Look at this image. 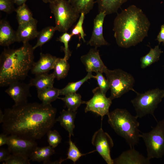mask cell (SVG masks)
<instances>
[{"label": "cell", "instance_id": "obj_15", "mask_svg": "<svg viewBox=\"0 0 164 164\" xmlns=\"http://www.w3.org/2000/svg\"><path fill=\"white\" fill-rule=\"evenodd\" d=\"M37 20L33 18L30 21L19 24L16 32L17 42L23 43L37 38L39 32L37 30Z\"/></svg>", "mask_w": 164, "mask_h": 164}, {"label": "cell", "instance_id": "obj_25", "mask_svg": "<svg viewBox=\"0 0 164 164\" xmlns=\"http://www.w3.org/2000/svg\"><path fill=\"white\" fill-rule=\"evenodd\" d=\"M95 78L92 72H87V75L83 79L75 82H70L63 88L59 89V95H67L76 93L81 86L86 81L91 78Z\"/></svg>", "mask_w": 164, "mask_h": 164}, {"label": "cell", "instance_id": "obj_42", "mask_svg": "<svg viewBox=\"0 0 164 164\" xmlns=\"http://www.w3.org/2000/svg\"><path fill=\"white\" fill-rule=\"evenodd\" d=\"M4 113H3L2 110H0V123H2L4 118Z\"/></svg>", "mask_w": 164, "mask_h": 164}, {"label": "cell", "instance_id": "obj_40", "mask_svg": "<svg viewBox=\"0 0 164 164\" xmlns=\"http://www.w3.org/2000/svg\"><path fill=\"white\" fill-rule=\"evenodd\" d=\"M9 135L3 133L0 135V146L6 144L8 140Z\"/></svg>", "mask_w": 164, "mask_h": 164}, {"label": "cell", "instance_id": "obj_39", "mask_svg": "<svg viewBox=\"0 0 164 164\" xmlns=\"http://www.w3.org/2000/svg\"><path fill=\"white\" fill-rule=\"evenodd\" d=\"M156 39L159 43H162L164 44V24L161 26L160 30L157 36Z\"/></svg>", "mask_w": 164, "mask_h": 164}, {"label": "cell", "instance_id": "obj_27", "mask_svg": "<svg viewBox=\"0 0 164 164\" xmlns=\"http://www.w3.org/2000/svg\"><path fill=\"white\" fill-rule=\"evenodd\" d=\"M69 69L70 65L67 60L64 58H57L54 65L53 73L55 78L60 80L67 76Z\"/></svg>", "mask_w": 164, "mask_h": 164}, {"label": "cell", "instance_id": "obj_28", "mask_svg": "<svg viewBox=\"0 0 164 164\" xmlns=\"http://www.w3.org/2000/svg\"><path fill=\"white\" fill-rule=\"evenodd\" d=\"M56 31L55 26H49L39 32L37 37V41L33 47V49L34 50L38 47H41L50 41L53 37Z\"/></svg>", "mask_w": 164, "mask_h": 164}, {"label": "cell", "instance_id": "obj_14", "mask_svg": "<svg viewBox=\"0 0 164 164\" xmlns=\"http://www.w3.org/2000/svg\"><path fill=\"white\" fill-rule=\"evenodd\" d=\"M106 15L104 13L99 12L94 18L92 34L87 45L97 48L101 46L108 44L103 35V24Z\"/></svg>", "mask_w": 164, "mask_h": 164}, {"label": "cell", "instance_id": "obj_32", "mask_svg": "<svg viewBox=\"0 0 164 164\" xmlns=\"http://www.w3.org/2000/svg\"><path fill=\"white\" fill-rule=\"evenodd\" d=\"M85 15V14L83 13L80 14L79 20L76 25L72 29L70 33L72 36H77L79 40L81 39L84 42H86L84 37L86 36L83 27Z\"/></svg>", "mask_w": 164, "mask_h": 164}, {"label": "cell", "instance_id": "obj_5", "mask_svg": "<svg viewBox=\"0 0 164 164\" xmlns=\"http://www.w3.org/2000/svg\"><path fill=\"white\" fill-rule=\"evenodd\" d=\"M54 16L56 30L67 32L79 18L80 14L67 0H57L50 3Z\"/></svg>", "mask_w": 164, "mask_h": 164}, {"label": "cell", "instance_id": "obj_17", "mask_svg": "<svg viewBox=\"0 0 164 164\" xmlns=\"http://www.w3.org/2000/svg\"><path fill=\"white\" fill-rule=\"evenodd\" d=\"M57 58L49 53H40L39 60L33 64L31 70L32 73L36 75L48 73L53 69Z\"/></svg>", "mask_w": 164, "mask_h": 164}, {"label": "cell", "instance_id": "obj_36", "mask_svg": "<svg viewBox=\"0 0 164 164\" xmlns=\"http://www.w3.org/2000/svg\"><path fill=\"white\" fill-rule=\"evenodd\" d=\"M98 87L101 91L104 94L106 95L108 91L110 89L109 82L107 79H106L103 76L102 73L97 72L95 76Z\"/></svg>", "mask_w": 164, "mask_h": 164}, {"label": "cell", "instance_id": "obj_12", "mask_svg": "<svg viewBox=\"0 0 164 164\" xmlns=\"http://www.w3.org/2000/svg\"><path fill=\"white\" fill-rule=\"evenodd\" d=\"M80 60L87 72L104 73L107 67L102 61L97 48L91 49L86 54L81 56Z\"/></svg>", "mask_w": 164, "mask_h": 164}, {"label": "cell", "instance_id": "obj_9", "mask_svg": "<svg viewBox=\"0 0 164 164\" xmlns=\"http://www.w3.org/2000/svg\"><path fill=\"white\" fill-rule=\"evenodd\" d=\"M94 95L88 101H86L85 112L92 111L100 115L102 117L109 112V108L112 104V100L110 97H107L106 95L101 91L98 87L93 89Z\"/></svg>", "mask_w": 164, "mask_h": 164}, {"label": "cell", "instance_id": "obj_26", "mask_svg": "<svg viewBox=\"0 0 164 164\" xmlns=\"http://www.w3.org/2000/svg\"><path fill=\"white\" fill-rule=\"evenodd\" d=\"M64 103L67 109L76 111L78 108L82 104L86 103L85 101L82 100L81 95L76 93L68 94L63 97H59Z\"/></svg>", "mask_w": 164, "mask_h": 164}, {"label": "cell", "instance_id": "obj_8", "mask_svg": "<svg viewBox=\"0 0 164 164\" xmlns=\"http://www.w3.org/2000/svg\"><path fill=\"white\" fill-rule=\"evenodd\" d=\"M140 137L145 142L149 160L162 158L164 155V118L157 121L156 126L149 132H141Z\"/></svg>", "mask_w": 164, "mask_h": 164}, {"label": "cell", "instance_id": "obj_33", "mask_svg": "<svg viewBox=\"0 0 164 164\" xmlns=\"http://www.w3.org/2000/svg\"><path fill=\"white\" fill-rule=\"evenodd\" d=\"M30 159L28 156L21 154H11L3 164H30Z\"/></svg>", "mask_w": 164, "mask_h": 164}, {"label": "cell", "instance_id": "obj_3", "mask_svg": "<svg viewBox=\"0 0 164 164\" xmlns=\"http://www.w3.org/2000/svg\"><path fill=\"white\" fill-rule=\"evenodd\" d=\"M34 50L29 42L16 49L4 50L0 56V87L26 78L34 62Z\"/></svg>", "mask_w": 164, "mask_h": 164}, {"label": "cell", "instance_id": "obj_29", "mask_svg": "<svg viewBox=\"0 0 164 164\" xmlns=\"http://www.w3.org/2000/svg\"><path fill=\"white\" fill-rule=\"evenodd\" d=\"M73 8L80 14L86 15L92 9L94 4V0H68Z\"/></svg>", "mask_w": 164, "mask_h": 164}, {"label": "cell", "instance_id": "obj_43", "mask_svg": "<svg viewBox=\"0 0 164 164\" xmlns=\"http://www.w3.org/2000/svg\"><path fill=\"white\" fill-rule=\"evenodd\" d=\"M57 0H42L45 3H50L53 2Z\"/></svg>", "mask_w": 164, "mask_h": 164}, {"label": "cell", "instance_id": "obj_34", "mask_svg": "<svg viewBox=\"0 0 164 164\" xmlns=\"http://www.w3.org/2000/svg\"><path fill=\"white\" fill-rule=\"evenodd\" d=\"M72 36L70 33L65 32L60 36L58 40L64 44V47H62V49L64 53V58L67 60H69L71 55V52L69 48L68 43Z\"/></svg>", "mask_w": 164, "mask_h": 164}, {"label": "cell", "instance_id": "obj_16", "mask_svg": "<svg viewBox=\"0 0 164 164\" xmlns=\"http://www.w3.org/2000/svg\"><path fill=\"white\" fill-rule=\"evenodd\" d=\"M114 160L116 164H149L150 160L136 150L134 147L123 152Z\"/></svg>", "mask_w": 164, "mask_h": 164}, {"label": "cell", "instance_id": "obj_20", "mask_svg": "<svg viewBox=\"0 0 164 164\" xmlns=\"http://www.w3.org/2000/svg\"><path fill=\"white\" fill-rule=\"evenodd\" d=\"M55 78L53 73L50 74L48 73H42L36 75L29 84L30 87H35L39 91L47 87H53Z\"/></svg>", "mask_w": 164, "mask_h": 164}, {"label": "cell", "instance_id": "obj_38", "mask_svg": "<svg viewBox=\"0 0 164 164\" xmlns=\"http://www.w3.org/2000/svg\"><path fill=\"white\" fill-rule=\"evenodd\" d=\"M11 154L7 149L1 148L0 149V162H4L8 159Z\"/></svg>", "mask_w": 164, "mask_h": 164}, {"label": "cell", "instance_id": "obj_37", "mask_svg": "<svg viewBox=\"0 0 164 164\" xmlns=\"http://www.w3.org/2000/svg\"><path fill=\"white\" fill-rule=\"evenodd\" d=\"M14 0H0V10L7 14L15 11Z\"/></svg>", "mask_w": 164, "mask_h": 164}, {"label": "cell", "instance_id": "obj_2", "mask_svg": "<svg viewBox=\"0 0 164 164\" xmlns=\"http://www.w3.org/2000/svg\"><path fill=\"white\" fill-rule=\"evenodd\" d=\"M150 22L141 9L132 5L118 14L113 31L117 45L128 48L141 42L148 36Z\"/></svg>", "mask_w": 164, "mask_h": 164}, {"label": "cell", "instance_id": "obj_30", "mask_svg": "<svg viewBox=\"0 0 164 164\" xmlns=\"http://www.w3.org/2000/svg\"><path fill=\"white\" fill-rule=\"evenodd\" d=\"M15 11L18 24L27 22L33 18L32 13L26 3L18 6Z\"/></svg>", "mask_w": 164, "mask_h": 164}, {"label": "cell", "instance_id": "obj_19", "mask_svg": "<svg viewBox=\"0 0 164 164\" xmlns=\"http://www.w3.org/2000/svg\"><path fill=\"white\" fill-rule=\"evenodd\" d=\"M77 113V111L63 109L60 112V116L56 119V121L59 122L61 126L68 132L69 137L73 136L74 122Z\"/></svg>", "mask_w": 164, "mask_h": 164}, {"label": "cell", "instance_id": "obj_24", "mask_svg": "<svg viewBox=\"0 0 164 164\" xmlns=\"http://www.w3.org/2000/svg\"><path fill=\"white\" fill-rule=\"evenodd\" d=\"M59 89L53 86L37 91V96L42 103L45 105L50 104L59 97Z\"/></svg>", "mask_w": 164, "mask_h": 164}, {"label": "cell", "instance_id": "obj_23", "mask_svg": "<svg viewBox=\"0 0 164 164\" xmlns=\"http://www.w3.org/2000/svg\"><path fill=\"white\" fill-rule=\"evenodd\" d=\"M162 52L159 48V45L156 46L153 48L150 47L149 53L140 58L141 68H145L157 62Z\"/></svg>", "mask_w": 164, "mask_h": 164}, {"label": "cell", "instance_id": "obj_11", "mask_svg": "<svg viewBox=\"0 0 164 164\" xmlns=\"http://www.w3.org/2000/svg\"><path fill=\"white\" fill-rule=\"evenodd\" d=\"M7 145L11 154H21L29 157L37 146L35 141L20 138L15 135H9Z\"/></svg>", "mask_w": 164, "mask_h": 164}, {"label": "cell", "instance_id": "obj_4", "mask_svg": "<svg viewBox=\"0 0 164 164\" xmlns=\"http://www.w3.org/2000/svg\"><path fill=\"white\" fill-rule=\"evenodd\" d=\"M107 115L108 122L115 132L125 139L130 148L134 147L140 138L138 118L124 109H116Z\"/></svg>", "mask_w": 164, "mask_h": 164}, {"label": "cell", "instance_id": "obj_13", "mask_svg": "<svg viewBox=\"0 0 164 164\" xmlns=\"http://www.w3.org/2000/svg\"><path fill=\"white\" fill-rule=\"evenodd\" d=\"M9 86L5 92L14 101L15 105L28 102V98L31 96L29 92V88L31 87L29 84L18 81L12 83Z\"/></svg>", "mask_w": 164, "mask_h": 164}, {"label": "cell", "instance_id": "obj_10", "mask_svg": "<svg viewBox=\"0 0 164 164\" xmlns=\"http://www.w3.org/2000/svg\"><path fill=\"white\" fill-rule=\"evenodd\" d=\"M91 142L97 151L108 164H114L111 157L110 151L113 147V141L107 132L101 128L93 136Z\"/></svg>", "mask_w": 164, "mask_h": 164}, {"label": "cell", "instance_id": "obj_1", "mask_svg": "<svg viewBox=\"0 0 164 164\" xmlns=\"http://www.w3.org/2000/svg\"><path fill=\"white\" fill-rule=\"evenodd\" d=\"M56 112L51 104H14L5 110L2 123L3 133L32 141L39 139L56 121Z\"/></svg>", "mask_w": 164, "mask_h": 164}, {"label": "cell", "instance_id": "obj_22", "mask_svg": "<svg viewBox=\"0 0 164 164\" xmlns=\"http://www.w3.org/2000/svg\"><path fill=\"white\" fill-rule=\"evenodd\" d=\"M128 0H97L99 12L106 15L116 12L122 5Z\"/></svg>", "mask_w": 164, "mask_h": 164}, {"label": "cell", "instance_id": "obj_35", "mask_svg": "<svg viewBox=\"0 0 164 164\" xmlns=\"http://www.w3.org/2000/svg\"><path fill=\"white\" fill-rule=\"evenodd\" d=\"M47 141L50 145L53 148H56L61 142L62 138L56 130H49L46 133Z\"/></svg>", "mask_w": 164, "mask_h": 164}, {"label": "cell", "instance_id": "obj_31", "mask_svg": "<svg viewBox=\"0 0 164 164\" xmlns=\"http://www.w3.org/2000/svg\"><path fill=\"white\" fill-rule=\"evenodd\" d=\"M68 143L69 146L67 154V157L66 159H64V160L67 159H69L72 161L74 163L81 156L87 154L92 153L95 151H93L87 153L82 154L80 152L75 144L71 140V137H69Z\"/></svg>", "mask_w": 164, "mask_h": 164}, {"label": "cell", "instance_id": "obj_41", "mask_svg": "<svg viewBox=\"0 0 164 164\" xmlns=\"http://www.w3.org/2000/svg\"><path fill=\"white\" fill-rule=\"evenodd\" d=\"M27 0H14L15 4L18 6L25 4Z\"/></svg>", "mask_w": 164, "mask_h": 164}, {"label": "cell", "instance_id": "obj_18", "mask_svg": "<svg viewBox=\"0 0 164 164\" xmlns=\"http://www.w3.org/2000/svg\"><path fill=\"white\" fill-rule=\"evenodd\" d=\"M17 42L16 32L14 31L9 22L5 19L0 21V45L9 46Z\"/></svg>", "mask_w": 164, "mask_h": 164}, {"label": "cell", "instance_id": "obj_21", "mask_svg": "<svg viewBox=\"0 0 164 164\" xmlns=\"http://www.w3.org/2000/svg\"><path fill=\"white\" fill-rule=\"evenodd\" d=\"M54 149L50 145L42 147L37 146L31 153L29 158L32 161L43 162V164H47L50 157L55 153Z\"/></svg>", "mask_w": 164, "mask_h": 164}, {"label": "cell", "instance_id": "obj_7", "mask_svg": "<svg viewBox=\"0 0 164 164\" xmlns=\"http://www.w3.org/2000/svg\"><path fill=\"white\" fill-rule=\"evenodd\" d=\"M104 73L109 83V97L112 100L121 97L130 91L137 92L133 88L135 81L130 74L120 69L111 70L107 68Z\"/></svg>", "mask_w": 164, "mask_h": 164}, {"label": "cell", "instance_id": "obj_6", "mask_svg": "<svg viewBox=\"0 0 164 164\" xmlns=\"http://www.w3.org/2000/svg\"><path fill=\"white\" fill-rule=\"evenodd\" d=\"M136 96L131 101L136 111V117L142 118L152 115L157 121L154 112L164 97V90L157 88L144 93H136Z\"/></svg>", "mask_w": 164, "mask_h": 164}]
</instances>
